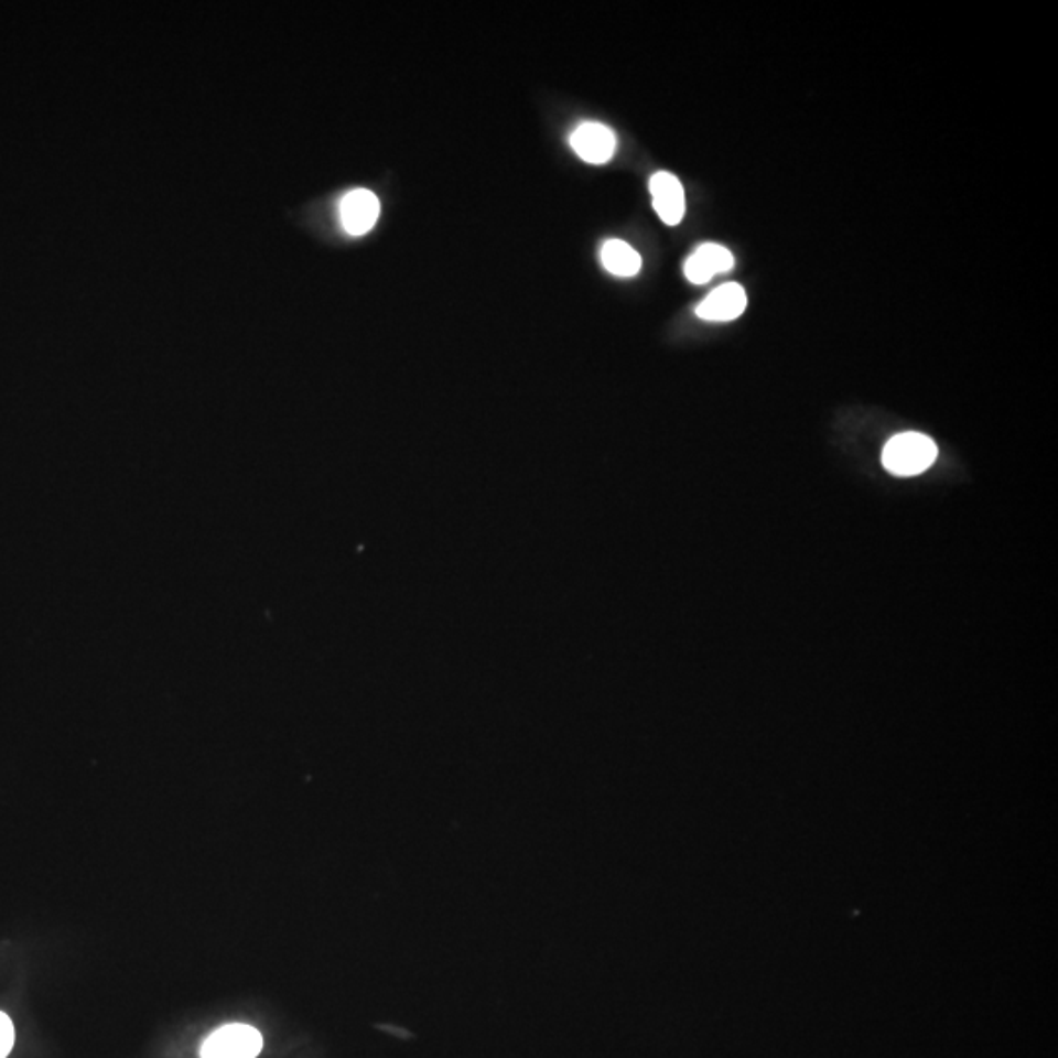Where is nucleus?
I'll list each match as a JSON object with an SVG mask.
<instances>
[{
  "instance_id": "5",
  "label": "nucleus",
  "mask_w": 1058,
  "mask_h": 1058,
  "mask_svg": "<svg viewBox=\"0 0 1058 1058\" xmlns=\"http://www.w3.org/2000/svg\"><path fill=\"white\" fill-rule=\"evenodd\" d=\"M649 188H651L652 208L659 214V218L667 226L680 224L687 212V198L679 179L672 173L661 171L651 176Z\"/></svg>"
},
{
  "instance_id": "3",
  "label": "nucleus",
  "mask_w": 1058,
  "mask_h": 1058,
  "mask_svg": "<svg viewBox=\"0 0 1058 1058\" xmlns=\"http://www.w3.org/2000/svg\"><path fill=\"white\" fill-rule=\"evenodd\" d=\"M571 148L582 161L602 165L614 158L616 136L604 123L584 122L571 136Z\"/></svg>"
},
{
  "instance_id": "7",
  "label": "nucleus",
  "mask_w": 1058,
  "mask_h": 1058,
  "mask_svg": "<svg viewBox=\"0 0 1058 1058\" xmlns=\"http://www.w3.org/2000/svg\"><path fill=\"white\" fill-rule=\"evenodd\" d=\"M735 259L727 247L717 244H704L698 247L684 263V274L692 284H705L712 281L715 274L732 271Z\"/></svg>"
},
{
  "instance_id": "9",
  "label": "nucleus",
  "mask_w": 1058,
  "mask_h": 1058,
  "mask_svg": "<svg viewBox=\"0 0 1058 1058\" xmlns=\"http://www.w3.org/2000/svg\"><path fill=\"white\" fill-rule=\"evenodd\" d=\"M14 1047V1025L7 1014L0 1012V1058H7Z\"/></svg>"
},
{
  "instance_id": "6",
  "label": "nucleus",
  "mask_w": 1058,
  "mask_h": 1058,
  "mask_svg": "<svg viewBox=\"0 0 1058 1058\" xmlns=\"http://www.w3.org/2000/svg\"><path fill=\"white\" fill-rule=\"evenodd\" d=\"M747 309V294L737 282H727L710 292L697 306L698 316L705 322H732Z\"/></svg>"
},
{
  "instance_id": "4",
  "label": "nucleus",
  "mask_w": 1058,
  "mask_h": 1058,
  "mask_svg": "<svg viewBox=\"0 0 1058 1058\" xmlns=\"http://www.w3.org/2000/svg\"><path fill=\"white\" fill-rule=\"evenodd\" d=\"M380 203L375 194L367 188H357L344 196L339 204V218L345 231L352 236H363L379 220Z\"/></svg>"
},
{
  "instance_id": "2",
  "label": "nucleus",
  "mask_w": 1058,
  "mask_h": 1058,
  "mask_svg": "<svg viewBox=\"0 0 1058 1058\" xmlns=\"http://www.w3.org/2000/svg\"><path fill=\"white\" fill-rule=\"evenodd\" d=\"M263 1049V1037L246 1023H229L204 1040L203 1058H257Z\"/></svg>"
},
{
  "instance_id": "8",
  "label": "nucleus",
  "mask_w": 1058,
  "mask_h": 1058,
  "mask_svg": "<svg viewBox=\"0 0 1058 1058\" xmlns=\"http://www.w3.org/2000/svg\"><path fill=\"white\" fill-rule=\"evenodd\" d=\"M602 264L616 277H635L641 271V256L622 239H609L600 251Z\"/></svg>"
},
{
  "instance_id": "1",
  "label": "nucleus",
  "mask_w": 1058,
  "mask_h": 1058,
  "mask_svg": "<svg viewBox=\"0 0 1058 1058\" xmlns=\"http://www.w3.org/2000/svg\"><path fill=\"white\" fill-rule=\"evenodd\" d=\"M937 445L924 433L906 432L894 435L882 451V465L892 475L916 476L933 465Z\"/></svg>"
}]
</instances>
